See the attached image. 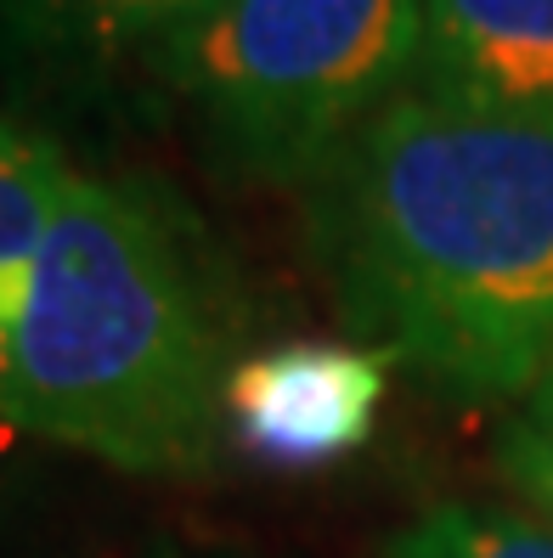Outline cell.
Returning <instances> with one entry per match:
<instances>
[{
	"instance_id": "1",
	"label": "cell",
	"mask_w": 553,
	"mask_h": 558,
	"mask_svg": "<svg viewBox=\"0 0 553 558\" xmlns=\"http://www.w3.org/2000/svg\"><path fill=\"white\" fill-rule=\"evenodd\" d=\"M339 316L464 401L553 378V102L407 90L305 186Z\"/></svg>"
},
{
	"instance_id": "2",
	"label": "cell",
	"mask_w": 553,
	"mask_h": 558,
	"mask_svg": "<svg viewBox=\"0 0 553 558\" xmlns=\"http://www.w3.org/2000/svg\"><path fill=\"white\" fill-rule=\"evenodd\" d=\"M232 367L181 209L147 181L74 175L35 254L0 417L124 474H199Z\"/></svg>"
},
{
	"instance_id": "3",
	"label": "cell",
	"mask_w": 553,
	"mask_h": 558,
	"mask_svg": "<svg viewBox=\"0 0 553 558\" xmlns=\"http://www.w3.org/2000/svg\"><path fill=\"white\" fill-rule=\"evenodd\" d=\"M424 0H215L147 57L238 175L311 186L412 90Z\"/></svg>"
},
{
	"instance_id": "4",
	"label": "cell",
	"mask_w": 553,
	"mask_h": 558,
	"mask_svg": "<svg viewBox=\"0 0 553 558\" xmlns=\"http://www.w3.org/2000/svg\"><path fill=\"white\" fill-rule=\"evenodd\" d=\"M389 355L356 344H277L232 367L226 435L272 469H328L373 440Z\"/></svg>"
},
{
	"instance_id": "5",
	"label": "cell",
	"mask_w": 553,
	"mask_h": 558,
	"mask_svg": "<svg viewBox=\"0 0 553 558\" xmlns=\"http://www.w3.org/2000/svg\"><path fill=\"white\" fill-rule=\"evenodd\" d=\"M412 90L553 102V0H424Z\"/></svg>"
},
{
	"instance_id": "6",
	"label": "cell",
	"mask_w": 553,
	"mask_h": 558,
	"mask_svg": "<svg viewBox=\"0 0 553 558\" xmlns=\"http://www.w3.org/2000/svg\"><path fill=\"white\" fill-rule=\"evenodd\" d=\"M215 0H0V46L57 69L153 57Z\"/></svg>"
},
{
	"instance_id": "7",
	"label": "cell",
	"mask_w": 553,
	"mask_h": 558,
	"mask_svg": "<svg viewBox=\"0 0 553 558\" xmlns=\"http://www.w3.org/2000/svg\"><path fill=\"white\" fill-rule=\"evenodd\" d=\"M74 163L40 130L0 113V401H7L12 339L28 305V277L46 243V226L74 186Z\"/></svg>"
},
{
	"instance_id": "8",
	"label": "cell",
	"mask_w": 553,
	"mask_h": 558,
	"mask_svg": "<svg viewBox=\"0 0 553 558\" xmlns=\"http://www.w3.org/2000/svg\"><path fill=\"white\" fill-rule=\"evenodd\" d=\"M373 558H553V524L531 508L446 502L401 524Z\"/></svg>"
},
{
	"instance_id": "9",
	"label": "cell",
	"mask_w": 553,
	"mask_h": 558,
	"mask_svg": "<svg viewBox=\"0 0 553 558\" xmlns=\"http://www.w3.org/2000/svg\"><path fill=\"white\" fill-rule=\"evenodd\" d=\"M497 463H503V480L526 497V508L553 524V378L514 407L508 429L497 440Z\"/></svg>"
}]
</instances>
